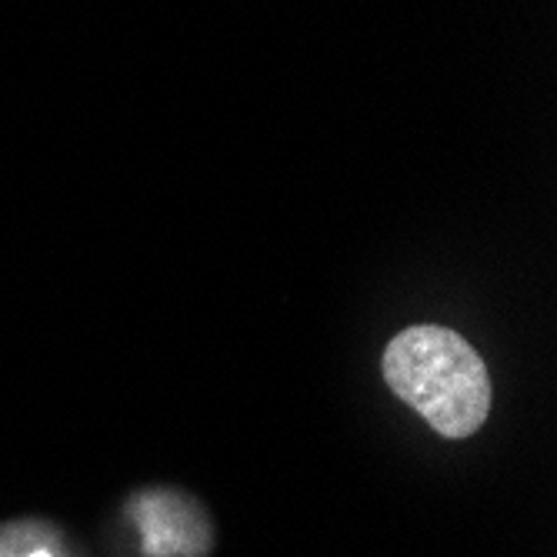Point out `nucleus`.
Listing matches in <instances>:
<instances>
[{"label": "nucleus", "mask_w": 557, "mask_h": 557, "mask_svg": "<svg viewBox=\"0 0 557 557\" xmlns=\"http://www.w3.org/2000/svg\"><path fill=\"white\" fill-rule=\"evenodd\" d=\"M387 387L444 437H471L491 414V374L478 350L447 327L400 331L384 350Z\"/></svg>", "instance_id": "nucleus-1"}, {"label": "nucleus", "mask_w": 557, "mask_h": 557, "mask_svg": "<svg viewBox=\"0 0 557 557\" xmlns=\"http://www.w3.org/2000/svg\"><path fill=\"white\" fill-rule=\"evenodd\" d=\"M30 557H50L47 550H37V554H30Z\"/></svg>", "instance_id": "nucleus-2"}]
</instances>
